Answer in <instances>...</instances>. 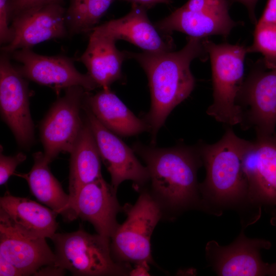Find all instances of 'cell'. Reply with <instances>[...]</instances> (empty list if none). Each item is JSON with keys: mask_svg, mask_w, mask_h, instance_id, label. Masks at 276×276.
<instances>
[{"mask_svg": "<svg viewBox=\"0 0 276 276\" xmlns=\"http://www.w3.org/2000/svg\"><path fill=\"white\" fill-rule=\"evenodd\" d=\"M251 142L227 127L217 142L197 144L206 170L199 190L206 213L218 217L224 210H234L246 228L261 216L248 203V183L243 169V157Z\"/></svg>", "mask_w": 276, "mask_h": 276, "instance_id": "obj_1", "label": "cell"}, {"mask_svg": "<svg viewBox=\"0 0 276 276\" xmlns=\"http://www.w3.org/2000/svg\"><path fill=\"white\" fill-rule=\"evenodd\" d=\"M133 150L146 164L154 198L175 217L190 210L206 213L197 172L202 164L197 145L157 148L135 143Z\"/></svg>", "mask_w": 276, "mask_h": 276, "instance_id": "obj_2", "label": "cell"}, {"mask_svg": "<svg viewBox=\"0 0 276 276\" xmlns=\"http://www.w3.org/2000/svg\"><path fill=\"white\" fill-rule=\"evenodd\" d=\"M128 58L135 59L145 72L151 95V107L145 117L155 143L156 135L171 111L187 98L195 80L190 70L191 62L206 59L208 55L203 38L188 36L185 46L178 51L127 52Z\"/></svg>", "mask_w": 276, "mask_h": 276, "instance_id": "obj_3", "label": "cell"}, {"mask_svg": "<svg viewBox=\"0 0 276 276\" xmlns=\"http://www.w3.org/2000/svg\"><path fill=\"white\" fill-rule=\"evenodd\" d=\"M203 43L211 60L213 85V101L206 113L229 126L240 124L241 111L237 99L244 81L246 47L216 44L207 38H203Z\"/></svg>", "mask_w": 276, "mask_h": 276, "instance_id": "obj_4", "label": "cell"}, {"mask_svg": "<svg viewBox=\"0 0 276 276\" xmlns=\"http://www.w3.org/2000/svg\"><path fill=\"white\" fill-rule=\"evenodd\" d=\"M55 247V266L75 275H126L131 269L127 264L113 258L109 238L78 231L55 233L50 238Z\"/></svg>", "mask_w": 276, "mask_h": 276, "instance_id": "obj_5", "label": "cell"}, {"mask_svg": "<svg viewBox=\"0 0 276 276\" xmlns=\"http://www.w3.org/2000/svg\"><path fill=\"white\" fill-rule=\"evenodd\" d=\"M127 217L112 236L110 248L120 263H153L150 239L163 211L150 192L141 193L133 205L123 208Z\"/></svg>", "mask_w": 276, "mask_h": 276, "instance_id": "obj_6", "label": "cell"}, {"mask_svg": "<svg viewBox=\"0 0 276 276\" xmlns=\"http://www.w3.org/2000/svg\"><path fill=\"white\" fill-rule=\"evenodd\" d=\"M267 70L262 60L256 63L237 99L241 111L240 125L244 130L254 128L257 136L275 134L276 67Z\"/></svg>", "mask_w": 276, "mask_h": 276, "instance_id": "obj_7", "label": "cell"}, {"mask_svg": "<svg viewBox=\"0 0 276 276\" xmlns=\"http://www.w3.org/2000/svg\"><path fill=\"white\" fill-rule=\"evenodd\" d=\"M228 0H188L154 26L166 34L175 31L198 38L211 35L226 38L240 24L231 18Z\"/></svg>", "mask_w": 276, "mask_h": 276, "instance_id": "obj_8", "label": "cell"}, {"mask_svg": "<svg viewBox=\"0 0 276 276\" xmlns=\"http://www.w3.org/2000/svg\"><path fill=\"white\" fill-rule=\"evenodd\" d=\"M87 91L80 86L65 89L41 122L40 139L49 163L60 153L72 151L83 124L80 112Z\"/></svg>", "mask_w": 276, "mask_h": 276, "instance_id": "obj_9", "label": "cell"}, {"mask_svg": "<svg viewBox=\"0 0 276 276\" xmlns=\"http://www.w3.org/2000/svg\"><path fill=\"white\" fill-rule=\"evenodd\" d=\"M9 54L0 59V108L4 121L13 132L18 144L29 148L33 143L34 129L29 108L27 81L11 63Z\"/></svg>", "mask_w": 276, "mask_h": 276, "instance_id": "obj_10", "label": "cell"}, {"mask_svg": "<svg viewBox=\"0 0 276 276\" xmlns=\"http://www.w3.org/2000/svg\"><path fill=\"white\" fill-rule=\"evenodd\" d=\"M241 226L239 235L229 244L220 245L211 240L205 247L209 266L220 276L267 275L269 264L262 259L261 251L271 247L270 241L263 239L250 238Z\"/></svg>", "mask_w": 276, "mask_h": 276, "instance_id": "obj_11", "label": "cell"}, {"mask_svg": "<svg viewBox=\"0 0 276 276\" xmlns=\"http://www.w3.org/2000/svg\"><path fill=\"white\" fill-rule=\"evenodd\" d=\"M243 169L248 183V201L261 215V209L276 207V134L257 136L245 152Z\"/></svg>", "mask_w": 276, "mask_h": 276, "instance_id": "obj_12", "label": "cell"}, {"mask_svg": "<svg viewBox=\"0 0 276 276\" xmlns=\"http://www.w3.org/2000/svg\"><path fill=\"white\" fill-rule=\"evenodd\" d=\"M83 109L95 136L102 161L110 174L111 186L117 190L126 180L140 188L149 180L147 167L143 166L130 148L116 134L105 127L84 103Z\"/></svg>", "mask_w": 276, "mask_h": 276, "instance_id": "obj_13", "label": "cell"}, {"mask_svg": "<svg viewBox=\"0 0 276 276\" xmlns=\"http://www.w3.org/2000/svg\"><path fill=\"white\" fill-rule=\"evenodd\" d=\"M11 54L13 59L21 63L17 69L25 78L56 92L75 86L88 91L99 87L87 73L77 71L72 59L66 56L42 55L30 49L18 50Z\"/></svg>", "mask_w": 276, "mask_h": 276, "instance_id": "obj_14", "label": "cell"}, {"mask_svg": "<svg viewBox=\"0 0 276 276\" xmlns=\"http://www.w3.org/2000/svg\"><path fill=\"white\" fill-rule=\"evenodd\" d=\"M12 20V39L2 48L3 52L9 55L67 34L66 11L60 3L29 10L14 16Z\"/></svg>", "mask_w": 276, "mask_h": 276, "instance_id": "obj_15", "label": "cell"}, {"mask_svg": "<svg viewBox=\"0 0 276 276\" xmlns=\"http://www.w3.org/2000/svg\"><path fill=\"white\" fill-rule=\"evenodd\" d=\"M45 239L21 230L0 211V255L24 275H35L43 266H55V254Z\"/></svg>", "mask_w": 276, "mask_h": 276, "instance_id": "obj_16", "label": "cell"}, {"mask_svg": "<svg viewBox=\"0 0 276 276\" xmlns=\"http://www.w3.org/2000/svg\"><path fill=\"white\" fill-rule=\"evenodd\" d=\"M147 9L132 5L130 12L94 28L91 31L114 40H124L145 52L171 51L174 44L170 34H162L149 19Z\"/></svg>", "mask_w": 276, "mask_h": 276, "instance_id": "obj_17", "label": "cell"}, {"mask_svg": "<svg viewBox=\"0 0 276 276\" xmlns=\"http://www.w3.org/2000/svg\"><path fill=\"white\" fill-rule=\"evenodd\" d=\"M117 191L102 176L82 188L73 206L77 218L89 222L98 234L109 239L120 225L117 215L123 210Z\"/></svg>", "mask_w": 276, "mask_h": 276, "instance_id": "obj_18", "label": "cell"}, {"mask_svg": "<svg viewBox=\"0 0 276 276\" xmlns=\"http://www.w3.org/2000/svg\"><path fill=\"white\" fill-rule=\"evenodd\" d=\"M114 39L91 31L87 47L78 58L87 70V74L98 87L109 88L122 78V66L127 59V51H121Z\"/></svg>", "mask_w": 276, "mask_h": 276, "instance_id": "obj_19", "label": "cell"}, {"mask_svg": "<svg viewBox=\"0 0 276 276\" xmlns=\"http://www.w3.org/2000/svg\"><path fill=\"white\" fill-rule=\"evenodd\" d=\"M84 102L97 119L117 135L130 136L149 130L145 120L136 117L109 88L94 95L87 91Z\"/></svg>", "mask_w": 276, "mask_h": 276, "instance_id": "obj_20", "label": "cell"}, {"mask_svg": "<svg viewBox=\"0 0 276 276\" xmlns=\"http://www.w3.org/2000/svg\"><path fill=\"white\" fill-rule=\"evenodd\" d=\"M70 154L68 195L71 206L74 213L73 206L82 188L102 176V160L99 148L86 119Z\"/></svg>", "mask_w": 276, "mask_h": 276, "instance_id": "obj_21", "label": "cell"}, {"mask_svg": "<svg viewBox=\"0 0 276 276\" xmlns=\"http://www.w3.org/2000/svg\"><path fill=\"white\" fill-rule=\"evenodd\" d=\"M0 207L16 226L30 235L51 238L55 234L57 214L34 201L7 191L0 198Z\"/></svg>", "mask_w": 276, "mask_h": 276, "instance_id": "obj_22", "label": "cell"}, {"mask_svg": "<svg viewBox=\"0 0 276 276\" xmlns=\"http://www.w3.org/2000/svg\"><path fill=\"white\" fill-rule=\"evenodd\" d=\"M33 166L28 173L15 175L25 178L32 194L64 220L77 219L71 206L69 195L51 172L44 153L37 152L33 154Z\"/></svg>", "mask_w": 276, "mask_h": 276, "instance_id": "obj_23", "label": "cell"}, {"mask_svg": "<svg viewBox=\"0 0 276 276\" xmlns=\"http://www.w3.org/2000/svg\"><path fill=\"white\" fill-rule=\"evenodd\" d=\"M66 24L72 35L91 32L117 0H70Z\"/></svg>", "mask_w": 276, "mask_h": 276, "instance_id": "obj_24", "label": "cell"}, {"mask_svg": "<svg viewBox=\"0 0 276 276\" xmlns=\"http://www.w3.org/2000/svg\"><path fill=\"white\" fill-rule=\"evenodd\" d=\"M247 53H260L267 69L276 67V26L256 24L253 42L246 48Z\"/></svg>", "mask_w": 276, "mask_h": 276, "instance_id": "obj_25", "label": "cell"}, {"mask_svg": "<svg viewBox=\"0 0 276 276\" xmlns=\"http://www.w3.org/2000/svg\"><path fill=\"white\" fill-rule=\"evenodd\" d=\"M27 158L22 152H18L13 156H6L2 150L0 155V185L7 183L9 177L13 175L16 167Z\"/></svg>", "mask_w": 276, "mask_h": 276, "instance_id": "obj_26", "label": "cell"}, {"mask_svg": "<svg viewBox=\"0 0 276 276\" xmlns=\"http://www.w3.org/2000/svg\"><path fill=\"white\" fill-rule=\"evenodd\" d=\"M11 19L10 0H0V42L6 45L9 43L13 38V34L9 24Z\"/></svg>", "mask_w": 276, "mask_h": 276, "instance_id": "obj_27", "label": "cell"}, {"mask_svg": "<svg viewBox=\"0 0 276 276\" xmlns=\"http://www.w3.org/2000/svg\"><path fill=\"white\" fill-rule=\"evenodd\" d=\"M63 0H10L11 19L29 10L52 4H61Z\"/></svg>", "mask_w": 276, "mask_h": 276, "instance_id": "obj_28", "label": "cell"}, {"mask_svg": "<svg viewBox=\"0 0 276 276\" xmlns=\"http://www.w3.org/2000/svg\"><path fill=\"white\" fill-rule=\"evenodd\" d=\"M256 24L276 26V0H268L264 11Z\"/></svg>", "mask_w": 276, "mask_h": 276, "instance_id": "obj_29", "label": "cell"}, {"mask_svg": "<svg viewBox=\"0 0 276 276\" xmlns=\"http://www.w3.org/2000/svg\"><path fill=\"white\" fill-rule=\"evenodd\" d=\"M24 275L22 272L12 263L0 255V276Z\"/></svg>", "mask_w": 276, "mask_h": 276, "instance_id": "obj_30", "label": "cell"}, {"mask_svg": "<svg viewBox=\"0 0 276 276\" xmlns=\"http://www.w3.org/2000/svg\"><path fill=\"white\" fill-rule=\"evenodd\" d=\"M131 3L132 5H137L145 8L149 9L158 4H170L172 0H120Z\"/></svg>", "mask_w": 276, "mask_h": 276, "instance_id": "obj_31", "label": "cell"}, {"mask_svg": "<svg viewBox=\"0 0 276 276\" xmlns=\"http://www.w3.org/2000/svg\"><path fill=\"white\" fill-rule=\"evenodd\" d=\"M65 270L55 266H47L38 270L35 275H61L64 274Z\"/></svg>", "mask_w": 276, "mask_h": 276, "instance_id": "obj_32", "label": "cell"}, {"mask_svg": "<svg viewBox=\"0 0 276 276\" xmlns=\"http://www.w3.org/2000/svg\"><path fill=\"white\" fill-rule=\"evenodd\" d=\"M239 2L243 5L247 9L250 19L254 23H257L255 16V7L259 0H231Z\"/></svg>", "mask_w": 276, "mask_h": 276, "instance_id": "obj_33", "label": "cell"}, {"mask_svg": "<svg viewBox=\"0 0 276 276\" xmlns=\"http://www.w3.org/2000/svg\"><path fill=\"white\" fill-rule=\"evenodd\" d=\"M148 264L143 263L136 264L134 268L130 270L129 275L133 276L149 275L148 272L149 267Z\"/></svg>", "mask_w": 276, "mask_h": 276, "instance_id": "obj_34", "label": "cell"}, {"mask_svg": "<svg viewBox=\"0 0 276 276\" xmlns=\"http://www.w3.org/2000/svg\"><path fill=\"white\" fill-rule=\"evenodd\" d=\"M271 214L270 223L276 227V207L270 210ZM268 275L276 276V262L269 264Z\"/></svg>", "mask_w": 276, "mask_h": 276, "instance_id": "obj_35", "label": "cell"}]
</instances>
